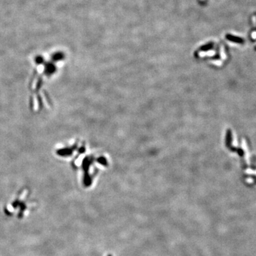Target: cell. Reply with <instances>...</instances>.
I'll list each match as a JSON object with an SVG mask.
<instances>
[{
	"mask_svg": "<svg viewBox=\"0 0 256 256\" xmlns=\"http://www.w3.org/2000/svg\"><path fill=\"white\" fill-rule=\"evenodd\" d=\"M255 37H256V32H253V38H255Z\"/></svg>",
	"mask_w": 256,
	"mask_h": 256,
	"instance_id": "obj_1",
	"label": "cell"
},
{
	"mask_svg": "<svg viewBox=\"0 0 256 256\" xmlns=\"http://www.w3.org/2000/svg\"><path fill=\"white\" fill-rule=\"evenodd\" d=\"M202 1H203V0H202Z\"/></svg>",
	"mask_w": 256,
	"mask_h": 256,
	"instance_id": "obj_2",
	"label": "cell"
}]
</instances>
